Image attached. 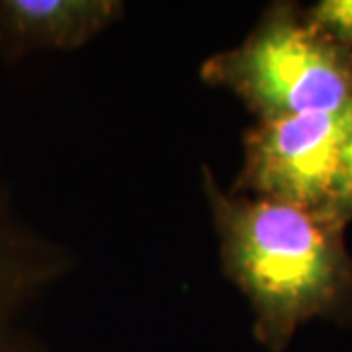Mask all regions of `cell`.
I'll return each mask as SVG.
<instances>
[{
    "instance_id": "7a4b0ae2",
    "label": "cell",
    "mask_w": 352,
    "mask_h": 352,
    "mask_svg": "<svg viewBox=\"0 0 352 352\" xmlns=\"http://www.w3.org/2000/svg\"><path fill=\"white\" fill-rule=\"evenodd\" d=\"M200 78L235 94L256 122L352 106V50L274 4L237 47L210 55Z\"/></svg>"
},
{
    "instance_id": "5b68a950",
    "label": "cell",
    "mask_w": 352,
    "mask_h": 352,
    "mask_svg": "<svg viewBox=\"0 0 352 352\" xmlns=\"http://www.w3.org/2000/svg\"><path fill=\"white\" fill-rule=\"evenodd\" d=\"M122 12L118 0H2L0 39L10 51L76 50Z\"/></svg>"
},
{
    "instance_id": "3957f363",
    "label": "cell",
    "mask_w": 352,
    "mask_h": 352,
    "mask_svg": "<svg viewBox=\"0 0 352 352\" xmlns=\"http://www.w3.org/2000/svg\"><path fill=\"white\" fill-rule=\"evenodd\" d=\"M352 106L256 122L243 133V161L231 192L329 210Z\"/></svg>"
},
{
    "instance_id": "52a82bcc",
    "label": "cell",
    "mask_w": 352,
    "mask_h": 352,
    "mask_svg": "<svg viewBox=\"0 0 352 352\" xmlns=\"http://www.w3.org/2000/svg\"><path fill=\"white\" fill-rule=\"evenodd\" d=\"M331 212L344 223L352 219V129L340 153L339 178L335 186V196L331 201Z\"/></svg>"
},
{
    "instance_id": "277c9868",
    "label": "cell",
    "mask_w": 352,
    "mask_h": 352,
    "mask_svg": "<svg viewBox=\"0 0 352 352\" xmlns=\"http://www.w3.org/2000/svg\"><path fill=\"white\" fill-rule=\"evenodd\" d=\"M65 264L57 247L20 223L0 190V352H32L25 314Z\"/></svg>"
},
{
    "instance_id": "6da1fadb",
    "label": "cell",
    "mask_w": 352,
    "mask_h": 352,
    "mask_svg": "<svg viewBox=\"0 0 352 352\" xmlns=\"http://www.w3.org/2000/svg\"><path fill=\"white\" fill-rule=\"evenodd\" d=\"M201 186L223 272L251 305L263 346L282 352L302 325L351 305L352 256L337 215L223 190L210 166Z\"/></svg>"
},
{
    "instance_id": "8992f818",
    "label": "cell",
    "mask_w": 352,
    "mask_h": 352,
    "mask_svg": "<svg viewBox=\"0 0 352 352\" xmlns=\"http://www.w3.org/2000/svg\"><path fill=\"white\" fill-rule=\"evenodd\" d=\"M303 18L331 41L352 47V0H321Z\"/></svg>"
}]
</instances>
